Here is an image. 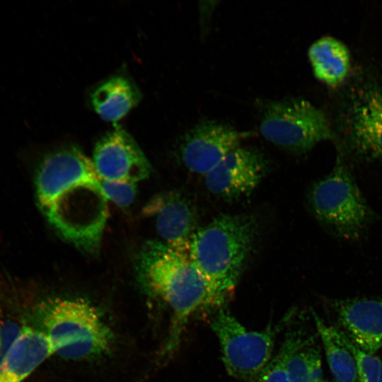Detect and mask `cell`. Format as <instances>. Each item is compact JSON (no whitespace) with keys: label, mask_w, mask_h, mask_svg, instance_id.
I'll list each match as a JSON object with an SVG mask.
<instances>
[{"label":"cell","mask_w":382,"mask_h":382,"mask_svg":"<svg viewBox=\"0 0 382 382\" xmlns=\"http://www.w3.org/2000/svg\"><path fill=\"white\" fill-rule=\"evenodd\" d=\"M312 313L335 382H358L355 359L343 342L340 330L325 324L314 311Z\"/></svg>","instance_id":"cell-17"},{"label":"cell","mask_w":382,"mask_h":382,"mask_svg":"<svg viewBox=\"0 0 382 382\" xmlns=\"http://www.w3.org/2000/svg\"><path fill=\"white\" fill-rule=\"evenodd\" d=\"M93 163L100 180H124L136 183L147 178L151 164L132 137L115 129L96 144Z\"/></svg>","instance_id":"cell-10"},{"label":"cell","mask_w":382,"mask_h":382,"mask_svg":"<svg viewBox=\"0 0 382 382\" xmlns=\"http://www.w3.org/2000/svg\"><path fill=\"white\" fill-rule=\"evenodd\" d=\"M247 135L215 120L202 121L181 137L177 150L178 158L190 171L205 175L240 146Z\"/></svg>","instance_id":"cell-8"},{"label":"cell","mask_w":382,"mask_h":382,"mask_svg":"<svg viewBox=\"0 0 382 382\" xmlns=\"http://www.w3.org/2000/svg\"><path fill=\"white\" fill-rule=\"evenodd\" d=\"M54 354L51 342L42 332L23 325L0 364V382H23Z\"/></svg>","instance_id":"cell-13"},{"label":"cell","mask_w":382,"mask_h":382,"mask_svg":"<svg viewBox=\"0 0 382 382\" xmlns=\"http://www.w3.org/2000/svg\"><path fill=\"white\" fill-rule=\"evenodd\" d=\"M137 88L122 76H115L98 86L91 95L95 111L105 120L123 117L140 100Z\"/></svg>","instance_id":"cell-16"},{"label":"cell","mask_w":382,"mask_h":382,"mask_svg":"<svg viewBox=\"0 0 382 382\" xmlns=\"http://www.w3.org/2000/svg\"><path fill=\"white\" fill-rule=\"evenodd\" d=\"M37 329L51 342L55 354L74 361L104 357L114 342L112 329L99 311L82 298L50 297L33 311Z\"/></svg>","instance_id":"cell-3"},{"label":"cell","mask_w":382,"mask_h":382,"mask_svg":"<svg viewBox=\"0 0 382 382\" xmlns=\"http://www.w3.org/2000/svg\"><path fill=\"white\" fill-rule=\"evenodd\" d=\"M22 326L0 311V364L6 353L18 336Z\"/></svg>","instance_id":"cell-22"},{"label":"cell","mask_w":382,"mask_h":382,"mask_svg":"<svg viewBox=\"0 0 382 382\" xmlns=\"http://www.w3.org/2000/svg\"><path fill=\"white\" fill-rule=\"evenodd\" d=\"M100 183L107 199L121 208L129 207L135 199L137 186L134 183L100 180Z\"/></svg>","instance_id":"cell-21"},{"label":"cell","mask_w":382,"mask_h":382,"mask_svg":"<svg viewBox=\"0 0 382 382\" xmlns=\"http://www.w3.org/2000/svg\"><path fill=\"white\" fill-rule=\"evenodd\" d=\"M332 307L341 331L354 345L372 354L382 347V299H337Z\"/></svg>","instance_id":"cell-12"},{"label":"cell","mask_w":382,"mask_h":382,"mask_svg":"<svg viewBox=\"0 0 382 382\" xmlns=\"http://www.w3.org/2000/svg\"><path fill=\"white\" fill-rule=\"evenodd\" d=\"M259 129L266 140L296 154L305 153L318 142L332 138L324 112L300 98L267 103L263 108Z\"/></svg>","instance_id":"cell-7"},{"label":"cell","mask_w":382,"mask_h":382,"mask_svg":"<svg viewBox=\"0 0 382 382\" xmlns=\"http://www.w3.org/2000/svg\"><path fill=\"white\" fill-rule=\"evenodd\" d=\"M311 340L299 330L289 331L279 351L272 357L255 382H290L286 371L287 361L294 352L309 345Z\"/></svg>","instance_id":"cell-18"},{"label":"cell","mask_w":382,"mask_h":382,"mask_svg":"<svg viewBox=\"0 0 382 382\" xmlns=\"http://www.w3.org/2000/svg\"><path fill=\"white\" fill-rule=\"evenodd\" d=\"M143 213L153 219L161 241L174 247L190 249L198 229L195 206L184 195L175 191L158 194L145 205Z\"/></svg>","instance_id":"cell-11"},{"label":"cell","mask_w":382,"mask_h":382,"mask_svg":"<svg viewBox=\"0 0 382 382\" xmlns=\"http://www.w3.org/2000/svg\"><path fill=\"white\" fill-rule=\"evenodd\" d=\"M286 371L290 382H322L320 354L318 349L306 345L289 359Z\"/></svg>","instance_id":"cell-19"},{"label":"cell","mask_w":382,"mask_h":382,"mask_svg":"<svg viewBox=\"0 0 382 382\" xmlns=\"http://www.w3.org/2000/svg\"><path fill=\"white\" fill-rule=\"evenodd\" d=\"M308 54L314 75L326 84L337 85L347 75L349 53L340 40L323 36L311 44Z\"/></svg>","instance_id":"cell-15"},{"label":"cell","mask_w":382,"mask_h":382,"mask_svg":"<svg viewBox=\"0 0 382 382\" xmlns=\"http://www.w3.org/2000/svg\"><path fill=\"white\" fill-rule=\"evenodd\" d=\"M322 382H335V381H323Z\"/></svg>","instance_id":"cell-23"},{"label":"cell","mask_w":382,"mask_h":382,"mask_svg":"<svg viewBox=\"0 0 382 382\" xmlns=\"http://www.w3.org/2000/svg\"><path fill=\"white\" fill-rule=\"evenodd\" d=\"M309 199L318 219L343 238H359L371 221L367 203L339 159L332 170L314 184Z\"/></svg>","instance_id":"cell-6"},{"label":"cell","mask_w":382,"mask_h":382,"mask_svg":"<svg viewBox=\"0 0 382 382\" xmlns=\"http://www.w3.org/2000/svg\"><path fill=\"white\" fill-rule=\"evenodd\" d=\"M347 126L350 141L357 151L382 159V89L371 90L354 103Z\"/></svg>","instance_id":"cell-14"},{"label":"cell","mask_w":382,"mask_h":382,"mask_svg":"<svg viewBox=\"0 0 382 382\" xmlns=\"http://www.w3.org/2000/svg\"><path fill=\"white\" fill-rule=\"evenodd\" d=\"M286 316L278 324L261 331L247 330L231 313L220 308L211 328L220 343L222 359L228 374L245 382H255L272 359L275 337L288 322Z\"/></svg>","instance_id":"cell-5"},{"label":"cell","mask_w":382,"mask_h":382,"mask_svg":"<svg viewBox=\"0 0 382 382\" xmlns=\"http://www.w3.org/2000/svg\"><path fill=\"white\" fill-rule=\"evenodd\" d=\"M138 282L149 296L162 300L173 311L163 349L168 357L180 344L190 317L199 310L223 304L193 262L190 249L150 241L139 253L135 265Z\"/></svg>","instance_id":"cell-2"},{"label":"cell","mask_w":382,"mask_h":382,"mask_svg":"<svg viewBox=\"0 0 382 382\" xmlns=\"http://www.w3.org/2000/svg\"><path fill=\"white\" fill-rule=\"evenodd\" d=\"M256 226L252 216L223 214L199 227L192 238L190 256L223 303L245 267Z\"/></svg>","instance_id":"cell-4"},{"label":"cell","mask_w":382,"mask_h":382,"mask_svg":"<svg viewBox=\"0 0 382 382\" xmlns=\"http://www.w3.org/2000/svg\"><path fill=\"white\" fill-rule=\"evenodd\" d=\"M35 180L40 209L59 235L79 249H99L108 216L93 161L76 147L46 154Z\"/></svg>","instance_id":"cell-1"},{"label":"cell","mask_w":382,"mask_h":382,"mask_svg":"<svg viewBox=\"0 0 382 382\" xmlns=\"http://www.w3.org/2000/svg\"><path fill=\"white\" fill-rule=\"evenodd\" d=\"M342 339L352 353L357 365L358 382H382V361L354 345L340 330Z\"/></svg>","instance_id":"cell-20"},{"label":"cell","mask_w":382,"mask_h":382,"mask_svg":"<svg viewBox=\"0 0 382 382\" xmlns=\"http://www.w3.org/2000/svg\"><path fill=\"white\" fill-rule=\"evenodd\" d=\"M267 169V161L261 152L240 146L204 175V183L212 194L224 200L235 201L249 196Z\"/></svg>","instance_id":"cell-9"}]
</instances>
